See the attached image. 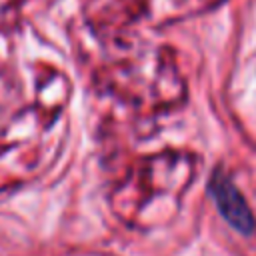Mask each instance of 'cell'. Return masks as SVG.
Instances as JSON below:
<instances>
[{
	"mask_svg": "<svg viewBox=\"0 0 256 256\" xmlns=\"http://www.w3.org/2000/svg\"><path fill=\"white\" fill-rule=\"evenodd\" d=\"M210 194L216 202V208L220 210V214L226 218L230 226H234L244 234L254 230V218L250 214L246 200L224 174H214L210 182Z\"/></svg>",
	"mask_w": 256,
	"mask_h": 256,
	"instance_id": "1",
	"label": "cell"
}]
</instances>
